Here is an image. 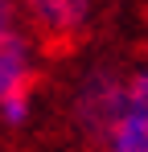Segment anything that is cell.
Listing matches in <instances>:
<instances>
[{"label": "cell", "mask_w": 148, "mask_h": 152, "mask_svg": "<svg viewBox=\"0 0 148 152\" xmlns=\"http://www.w3.org/2000/svg\"><path fill=\"white\" fill-rule=\"evenodd\" d=\"M123 103H127V82L111 74H91L82 82V91H78V124L86 127L91 136H107V127L115 124V115L123 111Z\"/></svg>", "instance_id": "obj_1"}, {"label": "cell", "mask_w": 148, "mask_h": 152, "mask_svg": "<svg viewBox=\"0 0 148 152\" xmlns=\"http://www.w3.org/2000/svg\"><path fill=\"white\" fill-rule=\"evenodd\" d=\"M148 82L144 74L127 78V103L107 127V152H148Z\"/></svg>", "instance_id": "obj_2"}, {"label": "cell", "mask_w": 148, "mask_h": 152, "mask_svg": "<svg viewBox=\"0 0 148 152\" xmlns=\"http://www.w3.org/2000/svg\"><path fill=\"white\" fill-rule=\"evenodd\" d=\"M29 8V17L41 25L45 37L53 41H66L78 29L86 25V12H91V0H21Z\"/></svg>", "instance_id": "obj_3"}, {"label": "cell", "mask_w": 148, "mask_h": 152, "mask_svg": "<svg viewBox=\"0 0 148 152\" xmlns=\"http://www.w3.org/2000/svg\"><path fill=\"white\" fill-rule=\"evenodd\" d=\"M29 74H33V53H29V41H25L17 29H4L0 33V99L29 86Z\"/></svg>", "instance_id": "obj_4"}, {"label": "cell", "mask_w": 148, "mask_h": 152, "mask_svg": "<svg viewBox=\"0 0 148 152\" xmlns=\"http://www.w3.org/2000/svg\"><path fill=\"white\" fill-rule=\"evenodd\" d=\"M29 86H21V91H12V95H4L0 99V119L4 124H12V127H21L25 119H29Z\"/></svg>", "instance_id": "obj_5"}, {"label": "cell", "mask_w": 148, "mask_h": 152, "mask_svg": "<svg viewBox=\"0 0 148 152\" xmlns=\"http://www.w3.org/2000/svg\"><path fill=\"white\" fill-rule=\"evenodd\" d=\"M12 29V0H0V33Z\"/></svg>", "instance_id": "obj_6"}]
</instances>
